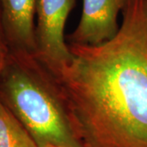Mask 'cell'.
Instances as JSON below:
<instances>
[{
	"mask_svg": "<svg viewBox=\"0 0 147 147\" xmlns=\"http://www.w3.org/2000/svg\"><path fill=\"white\" fill-rule=\"evenodd\" d=\"M115 36L68 44L72 59L50 70L81 147H147V0H128Z\"/></svg>",
	"mask_w": 147,
	"mask_h": 147,
	"instance_id": "6da1fadb",
	"label": "cell"
},
{
	"mask_svg": "<svg viewBox=\"0 0 147 147\" xmlns=\"http://www.w3.org/2000/svg\"><path fill=\"white\" fill-rule=\"evenodd\" d=\"M2 20L10 52L36 54L37 0H0Z\"/></svg>",
	"mask_w": 147,
	"mask_h": 147,
	"instance_id": "5b68a950",
	"label": "cell"
},
{
	"mask_svg": "<svg viewBox=\"0 0 147 147\" xmlns=\"http://www.w3.org/2000/svg\"><path fill=\"white\" fill-rule=\"evenodd\" d=\"M0 147H38L25 127L1 100Z\"/></svg>",
	"mask_w": 147,
	"mask_h": 147,
	"instance_id": "8992f818",
	"label": "cell"
},
{
	"mask_svg": "<svg viewBox=\"0 0 147 147\" xmlns=\"http://www.w3.org/2000/svg\"><path fill=\"white\" fill-rule=\"evenodd\" d=\"M9 47L6 40L3 26V20H2V10L0 5V59L4 60L9 54Z\"/></svg>",
	"mask_w": 147,
	"mask_h": 147,
	"instance_id": "52a82bcc",
	"label": "cell"
},
{
	"mask_svg": "<svg viewBox=\"0 0 147 147\" xmlns=\"http://www.w3.org/2000/svg\"><path fill=\"white\" fill-rule=\"evenodd\" d=\"M77 1L37 0L35 55L52 71L72 59L65 27Z\"/></svg>",
	"mask_w": 147,
	"mask_h": 147,
	"instance_id": "3957f363",
	"label": "cell"
},
{
	"mask_svg": "<svg viewBox=\"0 0 147 147\" xmlns=\"http://www.w3.org/2000/svg\"><path fill=\"white\" fill-rule=\"evenodd\" d=\"M128 0H83L79 24L66 36L68 44L94 46L107 42L119 30L118 16Z\"/></svg>",
	"mask_w": 147,
	"mask_h": 147,
	"instance_id": "277c9868",
	"label": "cell"
},
{
	"mask_svg": "<svg viewBox=\"0 0 147 147\" xmlns=\"http://www.w3.org/2000/svg\"><path fill=\"white\" fill-rule=\"evenodd\" d=\"M0 100L38 147H81L71 129L56 79L36 55L9 52L0 74Z\"/></svg>",
	"mask_w": 147,
	"mask_h": 147,
	"instance_id": "7a4b0ae2",
	"label": "cell"
},
{
	"mask_svg": "<svg viewBox=\"0 0 147 147\" xmlns=\"http://www.w3.org/2000/svg\"><path fill=\"white\" fill-rule=\"evenodd\" d=\"M46 147H61V146H53V145H48Z\"/></svg>",
	"mask_w": 147,
	"mask_h": 147,
	"instance_id": "9c48e42d",
	"label": "cell"
},
{
	"mask_svg": "<svg viewBox=\"0 0 147 147\" xmlns=\"http://www.w3.org/2000/svg\"><path fill=\"white\" fill-rule=\"evenodd\" d=\"M4 62H5V59H4V60L0 59V74H1V72H2V69H3V68Z\"/></svg>",
	"mask_w": 147,
	"mask_h": 147,
	"instance_id": "ba28073f",
	"label": "cell"
}]
</instances>
